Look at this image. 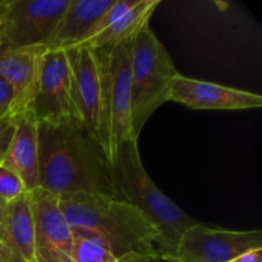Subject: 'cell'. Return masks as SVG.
Masks as SVG:
<instances>
[{
	"instance_id": "cell-4",
	"label": "cell",
	"mask_w": 262,
	"mask_h": 262,
	"mask_svg": "<svg viewBox=\"0 0 262 262\" xmlns=\"http://www.w3.org/2000/svg\"><path fill=\"white\" fill-rule=\"evenodd\" d=\"M135 38V37H133ZM133 38L94 49L101 87V148L112 165L123 142L138 140L130 118V51Z\"/></svg>"
},
{
	"instance_id": "cell-20",
	"label": "cell",
	"mask_w": 262,
	"mask_h": 262,
	"mask_svg": "<svg viewBox=\"0 0 262 262\" xmlns=\"http://www.w3.org/2000/svg\"><path fill=\"white\" fill-rule=\"evenodd\" d=\"M14 104V94L9 84L0 78V119L10 114Z\"/></svg>"
},
{
	"instance_id": "cell-9",
	"label": "cell",
	"mask_w": 262,
	"mask_h": 262,
	"mask_svg": "<svg viewBox=\"0 0 262 262\" xmlns=\"http://www.w3.org/2000/svg\"><path fill=\"white\" fill-rule=\"evenodd\" d=\"M35 227V262H72L73 230L59 205V196L41 188L28 192Z\"/></svg>"
},
{
	"instance_id": "cell-1",
	"label": "cell",
	"mask_w": 262,
	"mask_h": 262,
	"mask_svg": "<svg viewBox=\"0 0 262 262\" xmlns=\"http://www.w3.org/2000/svg\"><path fill=\"white\" fill-rule=\"evenodd\" d=\"M38 188L55 196L114 197L101 146L74 118L38 123Z\"/></svg>"
},
{
	"instance_id": "cell-23",
	"label": "cell",
	"mask_w": 262,
	"mask_h": 262,
	"mask_svg": "<svg viewBox=\"0 0 262 262\" xmlns=\"http://www.w3.org/2000/svg\"><path fill=\"white\" fill-rule=\"evenodd\" d=\"M5 205L3 201H0V241H2V230H3V220H4V212H5Z\"/></svg>"
},
{
	"instance_id": "cell-22",
	"label": "cell",
	"mask_w": 262,
	"mask_h": 262,
	"mask_svg": "<svg viewBox=\"0 0 262 262\" xmlns=\"http://www.w3.org/2000/svg\"><path fill=\"white\" fill-rule=\"evenodd\" d=\"M0 262H15L12 253L9 252V250L5 247L2 241H0Z\"/></svg>"
},
{
	"instance_id": "cell-7",
	"label": "cell",
	"mask_w": 262,
	"mask_h": 262,
	"mask_svg": "<svg viewBox=\"0 0 262 262\" xmlns=\"http://www.w3.org/2000/svg\"><path fill=\"white\" fill-rule=\"evenodd\" d=\"M262 247L261 230H235L193 225L182 235L176 256L166 262H232L253 248Z\"/></svg>"
},
{
	"instance_id": "cell-21",
	"label": "cell",
	"mask_w": 262,
	"mask_h": 262,
	"mask_svg": "<svg viewBox=\"0 0 262 262\" xmlns=\"http://www.w3.org/2000/svg\"><path fill=\"white\" fill-rule=\"evenodd\" d=\"M232 262H262V247L247 251Z\"/></svg>"
},
{
	"instance_id": "cell-19",
	"label": "cell",
	"mask_w": 262,
	"mask_h": 262,
	"mask_svg": "<svg viewBox=\"0 0 262 262\" xmlns=\"http://www.w3.org/2000/svg\"><path fill=\"white\" fill-rule=\"evenodd\" d=\"M14 129L15 117L12 113L0 119V166L3 165L5 158H7L8 150H9L13 135H14Z\"/></svg>"
},
{
	"instance_id": "cell-16",
	"label": "cell",
	"mask_w": 262,
	"mask_h": 262,
	"mask_svg": "<svg viewBox=\"0 0 262 262\" xmlns=\"http://www.w3.org/2000/svg\"><path fill=\"white\" fill-rule=\"evenodd\" d=\"M2 242L15 262H35V227L28 192L5 205Z\"/></svg>"
},
{
	"instance_id": "cell-17",
	"label": "cell",
	"mask_w": 262,
	"mask_h": 262,
	"mask_svg": "<svg viewBox=\"0 0 262 262\" xmlns=\"http://www.w3.org/2000/svg\"><path fill=\"white\" fill-rule=\"evenodd\" d=\"M73 230L72 262H118L109 246L95 233L83 229Z\"/></svg>"
},
{
	"instance_id": "cell-12",
	"label": "cell",
	"mask_w": 262,
	"mask_h": 262,
	"mask_svg": "<svg viewBox=\"0 0 262 262\" xmlns=\"http://www.w3.org/2000/svg\"><path fill=\"white\" fill-rule=\"evenodd\" d=\"M160 3V0H114L90 35L76 48L97 49L130 40L150 23L151 15Z\"/></svg>"
},
{
	"instance_id": "cell-2",
	"label": "cell",
	"mask_w": 262,
	"mask_h": 262,
	"mask_svg": "<svg viewBox=\"0 0 262 262\" xmlns=\"http://www.w3.org/2000/svg\"><path fill=\"white\" fill-rule=\"evenodd\" d=\"M59 205L72 229L95 233L118 262H160L158 232L132 205L87 193L59 196Z\"/></svg>"
},
{
	"instance_id": "cell-24",
	"label": "cell",
	"mask_w": 262,
	"mask_h": 262,
	"mask_svg": "<svg viewBox=\"0 0 262 262\" xmlns=\"http://www.w3.org/2000/svg\"><path fill=\"white\" fill-rule=\"evenodd\" d=\"M5 3H7V0H0V15H2V13H3V9H4V7H5Z\"/></svg>"
},
{
	"instance_id": "cell-15",
	"label": "cell",
	"mask_w": 262,
	"mask_h": 262,
	"mask_svg": "<svg viewBox=\"0 0 262 262\" xmlns=\"http://www.w3.org/2000/svg\"><path fill=\"white\" fill-rule=\"evenodd\" d=\"M114 0H69L48 50H69L90 35Z\"/></svg>"
},
{
	"instance_id": "cell-6",
	"label": "cell",
	"mask_w": 262,
	"mask_h": 262,
	"mask_svg": "<svg viewBox=\"0 0 262 262\" xmlns=\"http://www.w3.org/2000/svg\"><path fill=\"white\" fill-rule=\"evenodd\" d=\"M69 0H7L0 15V48L48 49Z\"/></svg>"
},
{
	"instance_id": "cell-13",
	"label": "cell",
	"mask_w": 262,
	"mask_h": 262,
	"mask_svg": "<svg viewBox=\"0 0 262 262\" xmlns=\"http://www.w3.org/2000/svg\"><path fill=\"white\" fill-rule=\"evenodd\" d=\"M43 46L0 48V78L4 79L14 94L13 115H19L31 107L37 81Z\"/></svg>"
},
{
	"instance_id": "cell-14",
	"label": "cell",
	"mask_w": 262,
	"mask_h": 262,
	"mask_svg": "<svg viewBox=\"0 0 262 262\" xmlns=\"http://www.w3.org/2000/svg\"><path fill=\"white\" fill-rule=\"evenodd\" d=\"M3 166L19 177L27 192L38 188V123L32 107L15 117L14 135Z\"/></svg>"
},
{
	"instance_id": "cell-3",
	"label": "cell",
	"mask_w": 262,
	"mask_h": 262,
	"mask_svg": "<svg viewBox=\"0 0 262 262\" xmlns=\"http://www.w3.org/2000/svg\"><path fill=\"white\" fill-rule=\"evenodd\" d=\"M109 176L115 199L136 207L158 232L156 250L160 260L174 257L182 235L199 222L156 187L143 168L138 140L120 145L114 163L109 165Z\"/></svg>"
},
{
	"instance_id": "cell-10",
	"label": "cell",
	"mask_w": 262,
	"mask_h": 262,
	"mask_svg": "<svg viewBox=\"0 0 262 262\" xmlns=\"http://www.w3.org/2000/svg\"><path fill=\"white\" fill-rule=\"evenodd\" d=\"M72 71L74 118L101 146V87L96 54L91 48L66 50Z\"/></svg>"
},
{
	"instance_id": "cell-11",
	"label": "cell",
	"mask_w": 262,
	"mask_h": 262,
	"mask_svg": "<svg viewBox=\"0 0 262 262\" xmlns=\"http://www.w3.org/2000/svg\"><path fill=\"white\" fill-rule=\"evenodd\" d=\"M168 101L193 110H246L262 106L261 95L176 74Z\"/></svg>"
},
{
	"instance_id": "cell-5",
	"label": "cell",
	"mask_w": 262,
	"mask_h": 262,
	"mask_svg": "<svg viewBox=\"0 0 262 262\" xmlns=\"http://www.w3.org/2000/svg\"><path fill=\"white\" fill-rule=\"evenodd\" d=\"M178 73L163 43L150 27L135 36L130 51V118L136 138L151 115L169 99V90Z\"/></svg>"
},
{
	"instance_id": "cell-18",
	"label": "cell",
	"mask_w": 262,
	"mask_h": 262,
	"mask_svg": "<svg viewBox=\"0 0 262 262\" xmlns=\"http://www.w3.org/2000/svg\"><path fill=\"white\" fill-rule=\"evenodd\" d=\"M25 193L27 191L19 177L5 166H0V201L8 204Z\"/></svg>"
},
{
	"instance_id": "cell-8",
	"label": "cell",
	"mask_w": 262,
	"mask_h": 262,
	"mask_svg": "<svg viewBox=\"0 0 262 262\" xmlns=\"http://www.w3.org/2000/svg\"><path fill=\"white\" fill-rule=\"evenodd\" d=\"M71 91L72 71L68 54L66 50H46L41 58L31 104L37 123H58L74 118Z\"/></svg>"
}]
</instances>
